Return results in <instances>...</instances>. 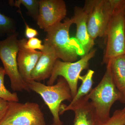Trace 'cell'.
Here are the masks:
<instances>
[{
  "label": "cell",
  "instance_id": "cell-11",
  "mask_svg": "<svg viewBox=\"0 0 125 125\" xmlns=\"http://www.w3.org/2000/svg\"><path fill=\"white\" fill-rule=\"evenodd\" d=\"M42 55L31 74L32 80L40 82L50 78L56 61L58 59L55 50L44 42Z\"/></svg>",
  "mask_w": 125,
  "mask_h": 125
},
{
  "label": "cell",
  "instance_id": "cell-8",
  "mask_svg": "<svg viewBox=\"0 0 125 125\" xmlns=\"http://www.w3.org/2000/svg\"><path fill=\"white\" fill-rule=\"evenodd\" d=\"M84 8L88 12V32L93 40L105 38L113 9L109 0L85 1Z\"/></svg>",
  "mask_w": 125,
  "mask_h": 125
},
{
  "label": "cell",
  "instance_id": "cell-20",
  "mask_svg": "<svg viewBox=\"0 0 125 125\" xmlns=\"http://www.w3.org/2000/svg\"><path fill=\"white\" fill-rule=\"evenodd\" d=\"M23 46L25 48L30 50H39L40 51L44 48V45L42 43V40L37 38L30 39L27 40L25 39H22Z\"/></svg>",
  "mask_w": 125,
  "mask_h": 125
},
{
  "label": "cell",
  "instance_id": "cell-22",
  "mask_svg": "<svg viewBox=\"0 0 125 125\" xmlns=\"http://www.w3.org/2000/svg\"><path fill=\"white\" fill-rule=\"evenodd\" d=\"M8 106V102L0 98V122L5 115Z\"/></svg>",
  "mask_w": 125,
  "mask_h": 125
},
{
  "label": "cell",
  "instance_id": "cell-5",
  "mask_svg": "<svg viewBox=\"0 0 125 125\" xmlns=\"http://www.w3.org/2000/svg\"><path fill=\"white\" fill-rule=\"evenodd\" d=\"M18 33L9 35L0 41V59L2 62L6 75L10 81V87L15 92H31L28 84L21 75L18 69L17 55L19 49Z\"/></svg>",
  "mask_w": 125,
  "mask_h": 125
},
{
  "label": "cell",
  "instance_id": "cell-26",
  "mask_svg": "<svg viewBox=\"0 0 125 125\" xmlns=\"http://www.w3.org/2000/svg\"><path fill=\"white\" fill-rule=\"evenodd\" d=\"M124 110H125V109H124Z\"/></svg>",
  "mask_w": 125,
  "mask_h": 125
},
{
  "label": "cell",
  "instance_id": "cell-15",
  "mask_svg": "<svg viewBox=\"0 0 125 125\" xmlns=\"http://www.w3.org/2000/svg\"><path fill=\"white\" fill-rule=\"evenodd\" d=\"M94 71L93 70H88L87 73L83 76H80L79 79L82 81V84L78 89L76 95L72 99L69 105H72L80 99L87 95L92 90L93 81V77Z\"/></svg>",
  "mask_w": 125,
  "mask_h": 125
},
{
  "label": "cell",
  "instance_id": "cell-9",
  "mask_svg": "<svg viewBox=\"0 0 125 125\" xmlns=\"http://www.w3.org/2000/svg\"><path fill=\"white\" fill-rule=\"evenodd\" d=\"M66 5L62 0H40L37 24L45 31L60 22L67 14Z\"/></svg>",
  "mask_w": 125,
  "mask_h": 125
},
{
  "label": "cell",
  "instance_id": "cell-6",
  "mask_svg": "<svg viewBox=\"0 0 125 125\" xmlns=\"http://www.w3.org/2000/svg\"><path fill=\"white\" fill-rule=\"evenodd\" d=\"M0 125H46L38 104L27 102H8V108Z\"/></svg>",
  "mask_w": 125,
  "mask_h": 125
},
{
  "label": "cell",
  "instance_id": "cell-23",
  "mask_svg": "<svg viewBox=\"0 0 125 125\" xmlns=\"http://www.w3.org/2000/svg\"><path fill=\"white\" fill-rule=\"evenodd\" d=\"M124 14H125V9H124Z\"/></svg>",
  "mask_w": 125,
  "mask_h": 125
},
{
  "label": "cell",
  "instance_id": "cell-18",
  "mask_svg": "<svg viewBox=\"0 0 125 125\" xmlns=\"http://www.w3.org/2000/svg\"><path fill=\"white\" fill-rule=\"evenodd\" d=\"M5 75L4 68L0 67V98L9 102H19V99L17 93L10 92L5 86L4 78Z\"/></svg>",
  "mask_w": 125,
  "mask_h": 125
},
{
  "label": "cell",
  "instance_id": "cell-10",
  "mask_svg": "<svg viewBox=\"0 0 125 125\" xmlns=\"http://www.w3.org/2000/svg\"><path fill=\"white\" fill-rule=\"evenodd\" d=\"M72 111L75 116L73 125H96V112L87 95L72 105L61 108L60 114Z\"/></svg>",
  "mask_w": 125,
  "mask_h": 125
},
{
  "label": "cell",
  "instance_id": "cell-13",
  "mask_svg": "<svg viewBox=\"0 0 125 125\" xmlns=\"http://www.w3.org/2000/svg\"><path fill=\"white\" fill-rule=\"evenodd\" d=\"M19 49L17 55L18 69L21 75L27 84L32 81L31 74L42 55L41 51L25 48L23 39L19 40Z\"/></svg>",
  "mask_w": 125,
  "mask_h": 125
},
{
  "label": "cell",
  "instance_id": "cell-4",
  "mask_svg": "<svg viewBox=\"0 0 125 125\" xmlns=\"http://www.w3.org/2000/svg\"><path fill=\"white\" fill-rule=\"evenodd\" d=\"M28 84L31 91L39 94L48 107L53 116L54 125H63L60 117L61 105L63 101L71 102L72 99L70 89L65 80L59 76L57 83L53 85H46L34 80Z\"/></svg>",
  "mask_w": 125,
  "mask_h": 125
},
{
  "label": "cell",
  "instance_id": "cell-19",
  "mask_svg": "<svg viewBox=\"0 0 125 125\" xmlns=\"http://www.w3.org/2000/svg\"><path fill=\"white\" fill-rule=\"evenodd\" d=\"M96 125H125V110H116L107 120L97 123Z\"/></svg>",
  "mask_w": 125,
  "mask_h": 125
},
{
  "label": "cell",
  "instance_id": "cell-24",
  "mask_svg": "<svg viewBox=\"0 0 125 125\" xmlns=\"http://www.w3.org/2000/svg\"><path fill=\"white\" fill-rule=\"evenodd\" d=\"M123 109H125V108H123Z\"/></svg>",
  "mask_w": 125,
  "mask_h": 125
},
{
  "label": "cell",
  "instance_id": "cell-25",
  "mask_svg": "<svg viewBox=\"0 0 125 125\" xmlns=\"http://www.w3.org/2000/svg\"><path fill=\"white\" fill-rule=\"evenodd\" d=\"M54 125L53 124H52V125Z\"/></svg>",
  "mask_w": 125,
  "mask_h": 125
},
{
  "label": "cell",
  "instance_id": "cell-2",
  "mask_svg": "<svg viewBox=\"0 0 125 125\" xmlns=\"http://www.w3.org/2000/svg\"><path fill=\"white\" fill-rule=\"evenodd\" d=\"M87 96L95 109L97 123L104 121L110 117L111 108L116 101L125 102V97L114 83L107 65L102 80Z\"/></svg>",
  "mask_w": 125,
  "mask_h": 125
},
{
  "label": "cell",
  "instance_id": "cell-7",
  "mask_svg": "<svg viewBox=\"0 0 125 125\" xmlns=\"http://www.w3.org/2000/svg\"><path fill=\"white\" fill-rule=\"evenodd\" d=\"M96 51V49H92L88 54L75 62H64L57 59L47 85H53L58 77H63L69 84L73 99L78 91V80L81 73L88 68L89 61L95 55Z\"/></svg>",
  "mask_w": 125,
  "mask_h": 125
},
{
  "label": "cell",
  "instance_id": "cell-3",
  "mask_svg": "<svg viewBox=\"0 0 125 125\" xmlns=\"http://www.w3.org/2000/svg\"><path fill=\"white\" fill-rule=\"evenodd\" d=\"M125 0H116L105 34L106 46L103 63L125 54Z\"/></svg>",
  "mask_w": 125,
  "mask_h": 125
},
{
  "label": "cell",
  "instance_id": "cell-16",
  "mask_svg": "<svg viewBox=\"0 0 125 125\" xmlns=\"http://www.w3.org/2000/svg\"><path fill=\"white\" fill-rule=\"evenodd\" d=\"M39 0H17L15 2L10 1V5L13 4L18 7L21 11L20 6L22 5L27 10V13L34 20L37 21L39 13Z\"/></svg>",
  "mask_w": 125,
  "mask_h": 125
},
{
  "label": "cell",
  "instance_id": "cell-21",
  "mask_svg": "<svg viewBox=\"0 0 125 125\" xmlns=\"http://www.w3.org/2000/svg\"><path fill=\"white\" fill-rule=\"evenodd\" d=\"M20 14L22 17L25 24V37L29 39L36 37V36H37L38 34L37 31L36 30L30 27L29 25L27 24V23L25 22V21L24 19L23 18L22 16V13Z\"/></svg>",
  "mask_w": 125,
  "mask_h": 125
},
{
  "label": "cell",
  "instance_id": "cell-17",
  "mask_svg": "<svg viewBox=\"0 0 125 125\" xmlns=\"http://www.w3.org/2000/svg\"><path fill=\"white\" fill-rule=\"evenodd\" d=\"M16 22L14 19L0 12V36L10 35L16 32Z\"/></svg>",
  "mask_w": 125,
  "mask_h": 125
},
{
  "label": "cell",
  "instance_id": "cell-1",
  "mask_svg": "<svg viewBox=\"0 0 125 125\" xmlns=\"http://www.w3.org/2000/svg\"><path fill=\"white\" fill-rule=\"evenodd\" d=\"M73 24V18H67L63 22L55 24L45 31L47 34L44 42L53 48L58 59L64 62H75L78 56H84L75 38L70 37V28Z\"/></svg>",
  "mask_w": 125,
  "mask_h": 125
},
{
  "label": "cell",
  "instance_id": "cell-12",
  "mask_svg": "<svg viewBox=\"0 0 125 125\" xmlns=\"http://www.w3.org/2000/svg\"><path fill=\"white\" fill-rule=\"evenodd\" d=\"M88 12L85 8L75 6L74 9V15L72 17L73 24L76 25L75 38L82 47L84 55L93 49L94 42L90 36L87 28Z\"/></svg>",
  "mask_w": 125,
  "mask_h": 125
},
{
  "label": "cell",
  "instance_id": "cell-14",
  "mask_svg": "<svg viewBox=\"0 0 125 125\" xmlns=\"http://www.w3.org/2000/svg\"><path fill=\"white\" fill-rule=\"evenodd\" d=\"M106 64L115 85L125 99V54L112 58Z\"/></svg>",
  "mask_w": 125,
  "mask_h": 125
}]
</instances>
